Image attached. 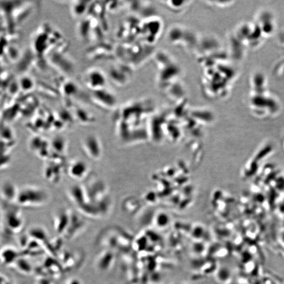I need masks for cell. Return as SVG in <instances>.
Returning a JSON list of instances; mask_svg holds the SVG:
<instances>
[{
    "mask_svg": "<svg viewBox=\"0 0 284 284\" xmlns=\"http://www.w3.org/2000/svg\"><path fill=\"white\" fill-rule=\"evenodd\" d=\"M20 202L27 206H41L49 200V194L44 189L37 187H27L23 189Z\"/></svg>",
    "mask_w": 284,
    "mask_h": 284,
    "instance_id": "6da1fadb",
    "label": "cell"
},
{
    "mask_svg": "<svg viewBox=\"0 0 284 284\" xmlns=\"http://www.w3.org/2000/svg\"><path fill=\"white\" fill-rule=\"evenodd\" d=\"M82 146L87 157L94 161L101 158L103 154L102 144L97 136L92 134L86 136L82 141Z\"/></svg>",
    "mask_w": 284,
    "mask_h": 284,
    "instance_id": "7a4b0ae2",
    "label": "cell"
},
{
    "mask_svg": "<svg viewBox=\"0 0 284 284\" xmlns=\"http://www.w3.org/2000/svg\"><path fill=\"white\" fill-rule=\"evenodd\" d=\"M106 80L104 73L98 68H91L84 75V82L91 91L104 89Z\"/></svg>",
    "mask_w": 284,
    "mask_h": 284,
    "instance_id": "3957f363",
    "label": "cell"
},
{
    "mask_svg": "<svg viewBox=\"0 0 284 284\" xmlns=\"http://www.w3.org/2000/svg\"><path fill=\"white\" fill-rule=\"evenodd\" d=\"M92 99L96 104L106 109H111L115 106L116 99L113 93L104 89L92 91Z\"/></svg>",
    "mask_w": 284,
    "mask_h": 284,
    "instance_id": "277c9868",
    "label": "cell"
},
{
    "mask_svg": "<svg viewBox=\"0 0 284 284\" xmlns=\"http://www.w3.org/2000/svg\"><path fill=\"white\" fill-rule=\"evenodd\" d=\"M67 172L73 179L80 181L87 177L90 172V168L89 165L84 161L76 160L68 165Z\"/></svg>",
    "mask_w": 284,
    "mask_h": 284,
    "instance_id": "5b68a950",
    "label": "cell"
},
{
    "mask_svg": "<svg viewBox=\"0 0 284 284\" xmlns=\"http://www.w3.org/2000/svg\"><path fill=\"white\" fill-rule=\"evenodd\" d=\"M87 2L77 1L72 4V12L74 16H81L84 13L85 11H86L87 5L86 3Z\"/></svg>",
    "mask_w": 284,
    "mask_h": 284,
    "instance_id": "8992f818",
    "label": "cell"
}]
</instances>
